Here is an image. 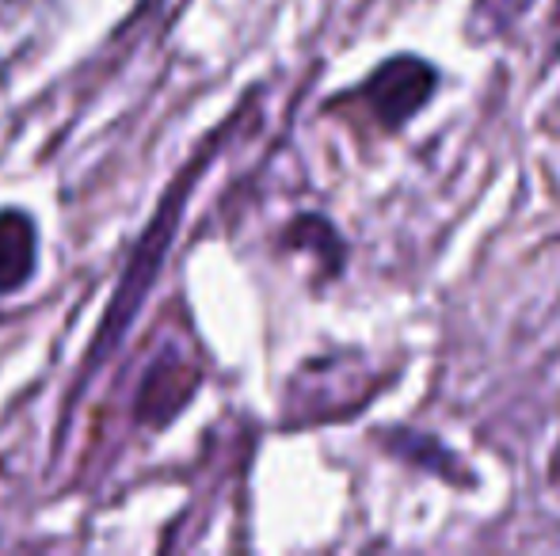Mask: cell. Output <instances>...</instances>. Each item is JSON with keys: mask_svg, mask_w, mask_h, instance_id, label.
I'll return each mask as SVG.
<instances>
[{"mask_svg": "<svg viewBox=\"0 0 560 556\" xmlns=\"http://www.w3.org/2000/svg\"><path fill=\"white\" fill-rule=\"evenodd\" d=\"M38 263V229L23 210H0V294H15Z\"/></svg>", "mask_w": 560, "mask_h": 556, "instance_id": "cell-5", "label": "cell"}, {"mask_svg": "<svg viewBox=\"0 0 560 556\" xmlns=\"http://www.w3.org/2000/svg\"><path fill=\"white\" fill-rule=\"evenodd\" d=\"M207 156H210V149H207ZM207 156H195V164L187 168V176L179 179V187H172L168 199H164L161 210H156V217H153V225H149L145 240L138 245L130 268H126L122 282H118L112 305H107V317H104V324H100V332H96V347H92V355H89V366L100 363V358H104L112 347H118L122 332L130 328V320H133V312H138L141 297L149 294L156 271H161V263H164V248H168L172 233L179 229V210H184V202H187V184L199 176V168H202V161H207Z\"/></svg>", "mask_w": 560, "mask_h": 556, "instance_id": "cell-1", "label": "cell"}, {"mask_svg": "<svg viewBox=\"0 0 560 556\" xmlns=\"http://www.w3.org/2000/svg\"><path fill=\"white\" fill-rule=\"evenodd\" d=\"M389 450L397 453V458L412 461V465L428 469V473H439L450 484L469 481V476L457 469L462 461H457L439 438H428V435H420V430H389Z\"/></svg>", "mask_w": 560, "mask_h": 556, "instance_id": "cell-6", "label": "cell"}, {"mask_svg": "<svg viewBox=\"0 0 560 556\" xmlns=\"http://www.w3.org/2000/svg\"><path fill=\"white\" fill-rule=\"evenodd\" d=\"M530 4L534 0H472L469 35L477 38V43L503 35V31H511L526 12H530Z\"/></svg>", "mask_w": 560, "mask_h": 556, "instance_id": "cell-7", "label": "cell"}, {"mask_svg": "<svg viewBox=\"0 0 560 556\" xmlns=\"http://www.w3.org/2000/svg\"><path fill=\"white\" fill-rule=\"evenodd\" d=\"M298 381L310 386V393L298 397V409H305L302 419L351 416V412H359L362 401L377 389L374 374H370L354 355L320 358V363L305 366Z\"/></svg>", "mask_w": 560, "mask_h": 556, "instance_id": "cell-3", "label": "cell"}, {"mask_svg": "<svg viewBox=\"0 0 560 556\" xmlns=\"http://www.w3.org/2000/svg\"><path fill=\"white\" fill-rule=\"evenodd\" d=\"M439 88V73L423 58H389L362 81V88L354 92L362 107L374 115V122L382 130H400L412 115H420L428 107V99Z\"/></svg>", "mask_w": 560, "mask_h": 556, "instance_id": "cell-2", "label": "cell"}, {"mask_svg": "<svg viewBox=\"0 0 560 556\" xmlns=\"http://www.w3.org/2000/svg\"><path fill=\"white\" fill-rule=\"evenodd\" d=\"M195 389H199V370L191 363H184L176 347L161 351V358L149 366L145 381H141L133 416H138V423H145V427L161 430L164 423H172V416L191 401Z\"/></svg>", "mask_w": 560, "mask_h": 556, "instance_id": "cell-4", "label": "cell"}]
</instances>
